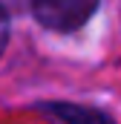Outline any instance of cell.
Wrapping results in <instances>:
<instances>
[{
  "label": "cell",
  "mask_w": 121,
  "mask_h": 124,
  "mask_svg": "<svg viewBox=\"0 0 121 124\" xmlns=\"http://www.w3.org/2000/svg\"><path fill=\"white\" fill-rule=\"evenodd\" d=\"M98 9V0H32V15L52 32L81 29Z\"/></svg>",
  "instance_id": "cell-1"
},
{
  "label": "cell",
  "mask_w": 121,
  "mask_h": 124,
  "mask_svg": "<svg viewBox=\"0 0 121 124\" xmlns=\"http://www.w3.org/2000/svg\"><path fill=\"white\" fill-rule=\"evenodd\" d=\"M52 110L66 124H113L110 118H104L101 113H92V110H78V107H66V104H55Z\"/></svg>",
  "instance_id": "cell-2"
},
{
  "label": "cell",
  "mask_w": 121,
  "mask_h": 124,
  "mask_svg": "<svg viewBox=\"0 0 121 124\" xmlns=\"http://www.w3.org/2000/svg\"><path fill=\"white\" fill-rule=\"evenodd\" d=\"M6 40H9V15L0 9V55L6 49Z\"/></svg>",
  "instance_id": "cell-3"
}]
</instances>
